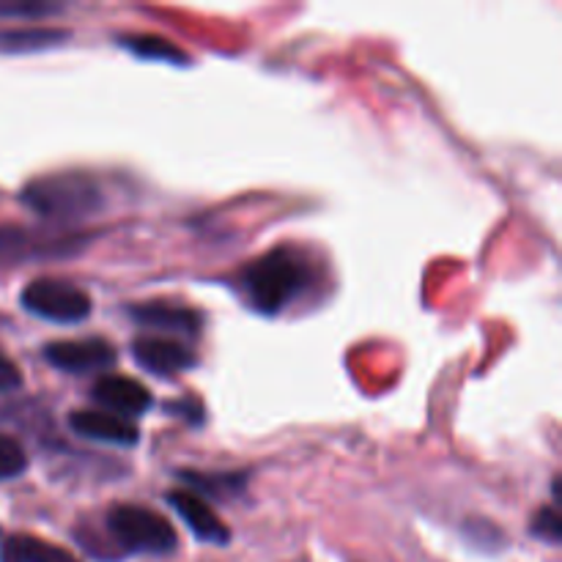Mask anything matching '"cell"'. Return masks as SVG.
<instances>
[{
    "mask_svg": "<svg viewBox=\"0 0 562 562\" xmlns=\"http://www.w3.org/2000/svg\"><path fill=\"white\" fill-rule=\"evenodd\" d=\"M104 538L88 543L97 560H121L126 554H170L179 543L176 530L157 510L140 505H113L104 514Z\"/></svg>",
    "mask_w": 562,
    "mask_h": 562,
    "instance_id": "1",
    "label": "cell"
},
{
    "mask_svg": "<svg viewBox=\"0 0 562 562\" xmlns=\"http://www.w3.org/2000/svg\"><path fill=\"white\" fill-rule=\"evenodd\" d=\"M311 283V263L294 247H274L241 272L247 302L263 316L283 313Z\"/></svg>",
    "mask_w": 562,
    "mask_h": 562,
    "instance_id": "2",
    "label": "cell"
},
{
    "mask_svg": "<svg viewBox=\"0 0 562 562\" xmlns=\"http://www.w3.org/2000/svg\"><path fill=\"white\" fill-rule=\"evenodd\" d=\"M22 203L44 220H71L91 217L102 209V190L86 173H53L33 179L22 190Z\"/></svg>",
    "mask_w": 562,
    "mask_h": 562,
    "instance_id": "3",
    "label": "cell"
},
{
    "mask_svg": "<svg viewBox=\"0 0 562 562\" xmlns=\"http://www.w3.org/2000/svg\"><path fill=\"white\" fill-rule=\"evenodd\" d=\"M22 307L44 322L80 324L91 316V296L66 280L38 278L22 291Z\"/></svg>",
    "mask_w": 562,
    "mask_h": 562,
    "instance_id": "4",
    "label": "cell"
},
{
    "mask_svg": "<svg viewBox=\"0 0 562 562\" xmlns=\"http://www.w3.org/2000/svg\"><path fill=\"white\" fill-rule=\"evenodd\" d=\"M44 360L64 373L104 371L115 362V349L108 340H55L44 346Z\"/></svg>",
    "mask_w": 562,
    "mask_h": 562,
    "instance_id": "5",
    "label": "cell"
},
{
    "mask_svg": "<svg viewBox=\"0 0 562 562\" xmlns=\"http://www.w3.org/2000/svg\"><path fill=\"white\" fill-rule=\"evenodd\" d=\"M132 357L143 371L154 373L159 379H173L181 371L195 366V355L184 344H176L168 338H137L132 344Z\"/></svg>",
    "mask_w": 562,
    "mask_h": 562,
    "instance_id": "6",
    "label": "cell"
},
{
    "mask_svg": "<svg viewBox=\"0 0 562 562\" xmlns=\"http://www.w3.org/2000/svg\"><path fill=\"white\" fill-rule=\"evenodd\" d=\"M168 505L176 510V514L184 519V525L190 527L192 536L198 541H206V543H228L231 541V532L225 527V521L214 514L212 505L203 503L198 494L192 492H170L168 494Z\"/></svg>",
    "mask_w": 562,
    "mask_h": 562,
    "instance_id": "7",
    "label": "cell"
},
{
    "mask_svg": "<svg viewBox=\"0 0 562 562\" xmlns=\"http://www.w3.org/2000/svg\"><path fill=\"white\" fill-rule=\"evenodd\" d=\"M93 401H99L108 409L119 412V417L130 420V417L146 415L151 409V393L143 387L140 382L130 376H102L91 390Z\"/></svg>",
    "mask_w": 562,
    "mask_h": 562,
    "instance_id": "8",
    "label": "cell"
},
{
    "mask_svg": "<svg viewBox=\"0 0 562 562\" xmlns=\"http://www.w3.org/2000/svg\"><path fill=\"white\" fill-rule=\"evenodd\" d=\"M71 431L80 434L86 439H97V442L110 445H137L140 431L132 420H124L119 415H108V412H71L69 415Z\"/></svg>",
    "mask_w": 562,
    "mask_h": 562,
    "instance_id": "9",
    "label": "cell"
},
{
    "mask_svg": "<svg viewBox=\"0 0 562 562\" xmlns=\"http://www.w3.org/2000/svg\"><path fill=\"white\" fill-rule=\"evenodd\" d=\"M132 318L143 327L151 329H170V333L181 335H198L203 316L192 307L165 305V302H146V305H132Z\"/></svg>",
    "mask_w": 562,
    "mask_h": 562,
    "instance_id": "10",
    "label": "cell"
},
{
    "mask_svg": "<svg viewBox=\"0 0 562 562\" xmlns=\"http://www.w3.org/2000/svg\"><path fill=\"white\" fill-rule=\"evenodd\" d=\"M0 562H80L71 552L36 536H9L0 547Z\"/></svg>",
    "mask_w": 562,
    "mask_h": 562,
    "instance_id": "11",
    "label": "cell"
},
{
    "mask_svg": "<svg viewBox=\"0 0 562 562\" xmlns=\"http://www.w3.org/2000/svg\"><path fill=\"white\" fill-rule=\"evenodd\" d=\"M121 47H126L130 53H135L137 58L168 60V64H179V66L190 64V55H187L179 44L168 42V38H162V36H151V33H140V36H124L121 38Z\"/></svg>",
    "mask_w": 562,
    "mask_h": 562,
    "instance_id": "12",
    "label": "cell"
},
{
    "mask_svg": "<svg viewBox=\"0 0 562 562\" xmlns=\"http://www.w3.org/2000/svg\"><path fill=\"white\" fill-rule=\"evenodd\" d=\"M69 36L55 27H36V31H0V53H33V49L55 47Z\"/></svg>",
    "mask_w": 562,
    "mask_h": 562,
    "instance_id": "13",
    "label": "cell"
},
{
    "mask_svg": "<svg viewBox=\"0 0 562 562\" xmlns=\"http://www.w3.org/2000/svg\"><path fill=\"white\" fill-rule=\"evenodd\" d=\"M179 477L190 483L195 492H203L217 499H228L239 494L247 481V475H234V472H223V475L220 472H181Z\"/></svg>",
    "mask_w": 562,
    "mask_h": 562,
    "instance_id": "14",
    "label": "cell"
},
{
    "mask_svg": "<svg viewBox=\"0 0 562 562\" xmlns=\"http://www.w3.org/2000/svg\"><path fill=\"white\" fill-rule=\"evenodd\" d=\"M27 470V456L14 437L0 434V481L22 475Z\"/></svg>",
    "mask_w": 562,
    "mask_h": 562,
    "instance_id": "15",
    "label": "cell"
},
{
    "mask_svg": "<svg viewBox=\"0 0 562 562\" xmlns=\"http://www.w3.org/2000/svg\"><path fill=\"white\" fill-rule=\"evenodd\" d=\"M58 11H64V5L44 0H0V16H49Z\"/></svg>",
    "mask_w": 562,
    "mask_h": 562,
    "instance_id": "16",
    "label": "cell"
},
{
    "mask_svg": "<svg viewBox=\"0 0 562 562\" xmlns=\"http://www.w3.org/2000/svg\"><path fill=\"white\" fill-rule=\"evenodd\" d=\"M31 236L20 228H0V263H14L27 256Z\"/></svg>",
    "mask_w": 562,
    "mask_h": 562,
    "instance_id": "17",
    "label": "cell"
},
{
    "mask_svg": "<svg viewBox=\"0 0 562 562\" xmlns=\"http://www.w3.org/2000/svg\"><path fill=\"white\" fill-rule=\"evenodd\" d=\"M530 532L536 538H541V541H547V543H560L562 521H560L558 508H541V510H538V514L532 516Z\"/></svg>",
    "mask_w": 562,
    "mask_h": 562,
    "instance_id": "18",
    "label": "cell"
},
{
    "mask_svg": "<svg viewBox=\"0 0 562 562\" xmlns=\"http://www.w3.org/2000/svg\"><path fill=\"white\" fill-rule=\"evenodd\" d=\"M22 376H20V368L9 360V357L0 355V390H14L20 387Z\"/></svg>",
    "mask_w": 562,
    "mask_h": 562,
    "instance_id": "19",
    "label": "cell"
},
{
    "mask_svg": "<svg viewBox=\"0 0 562 562\" xmlns=\"http://www.w3.org/2000/svg\"><path fill=\"white\" fill-rule=\"evenodd\" d=\"M165 409L181 412V417H184V420H192V423H201V417H203V406L198 404L195 398H184V401H179V404L165 406Z\"/></svg>",
    "mask_w": 562,
    "mask_h": 562,
    "instance_id": "20",
    "label": "cell"
}]
</instances>
